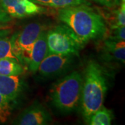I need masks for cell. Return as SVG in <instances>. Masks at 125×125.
Instances as JSON below:
<instances>
[{
	"instance_id": "6da1fadb",
	"label": "cell",
	"mask_w": 125,
	"mask_h": 125,
	"mask_svg": "<svg viewBox=\"0 0 125 125\" xmlns=\"http://www.w3.org/2000/svg\"><path fill=\"white\" fill-rule=\"evenodd\" d=\"M57 18L75 33L83 46L102 38L107 32L102 17L88 5L58 9Z\"/></svg>"
},
{
	"instance_id": "7a4b0ae2",
	"label": "cell",
	"mask_w": 125,
	"mask_h": 125,
	"mask_svg": "<svg viewBox=\"0 0 125 125\" xmlns=\"http://www.w3.org/2000/svg\"><path fill=\"white\" fill-rule=\"evenodd\" d=\"M108 88V78L104 68L97 61H89L83 77L80 101L82 115L86 123L104 105Z\"/></svg>"
},
{
	"instance_id": "3957f363",
	"label": "cell",
	"mask_w": 125,
	"mask_h": 125,
	"mask_svg": "<svg viewBox=\"0 0 125 125\" xmlns=\"http://www.w3.org/2000/svg\"><path fill=\"white\" fill-rule=\"evenodd\" d=\"M83 76L74 71L54 83L49 90V99L55 108L62 113H72L80 104Z\"/></svg>"
},
{
	"instance_id": "277c9868",
	"label": "cell",
	"mask_w": 125,
	"mask_h": 125,
	"mask_svg": "<svg viewBox=\"0 0 125 125\" xmlns=\"http://www.w3.org/2000/svg\"><path fill=\"white\" fill-rule=\"evenodd\" d=\"M48 54H72L79 56L83 45L71 29L61 24L47 31Z\"/></svg>"
},
{
	"instance_id": "5b68a950",
	"label": "cell",
	"mask_w": 125,
	"mask_h": 125,
	"mask_svg": "<svg viewBox=\"0 0 125 125\" xmlns=\"http://www.w3.org/2000/svg\"><path fill=\"white\" fill-rule=\"evenodd\" d=\"M45 29V24L40 22H31L27 24L18 33L12 35L13 51L21 64L22 62L28 64L33 45L41 32Z\"/></svg>"
},
{
	"instance_id": "8992f818",
	"label": "cell",
	"mask_w": 125,
	"mask_h": 125,
	"mask_svg": "<svg viewBox=\"0 0 125 125\" xmlns=\"http://www.w3.org/2000/svg\"><path fill=\"white\" fill-rule=\"evenodd\" d=\"M74 56L72 54H48L40 62L37 72L44 78L58 76L71 67Z\"/></svg>"
},
{
	"instance_id": "52a82bcc",
	"label": "cell",
	"mask_w": 125,
	"mask_h": 125,
	"mask_svg": "<svg viewBox=\"0 0 125 125\" xmlns=\"http://www.w3.org/2000/svg\"><path fill=\"white\" fill-rule=\"evenodd\" d=\"M2 9L11 18L24 19L47 12L45 6L30 0H0Z\"/></svg>"
},
{
	"instance_id": "ba28073f",
	"label": "cell",
	"mask_w": 125,
	"mask_h": 125,
	"mask_svg": "<svg viewBox=\"0 0 125 125\" xmlns=\"http://www.w3.org/2000/svg\"><path fill=\"white\" fill-rule=\"evenodd\" d=\"M52 121V117L47 108L40 103H34L27 108L13 121V125H46Z\"/></svg>"
},
{
	"instance_id": "9c48e42d",
	"label": "cell",
	"mask_w": 125,
	"mask_h": 125,
	"mask_svg": "<svg viewBox=\"0 0 125 125\" xmlns=\"http://www.w3.org/2000/svg\"><path fill=\"white\" fill-rule=\"evenodd\" d=\"M24 89V83L20 76L0 74V93L10 102L17 101Z\"/></svg>"
},
{
	"instance_id": "30bf717a",
	"label": "cell",
	"mask_w": 125,
	"mask_h": 125,
	"mask_svg": "<svg viewBox=\"0 0 125 125\" xmlns=\"http://www.w3.org/2000/svg\"><path fill=\"white\" fill-rule=\"evenodd\" d=\"M47 31V30L45 29L41 32L31 49V56L27 65L29 71L33 74L37 72L40 62L48 54Z\"/></svg>"
},
{
	"instance_id": "8fae6325",
	"label": "cell",
	"mask_w": 125,
	"mask_h": 125,
	"mask_svg": "<svg viewBox=\"0 0 125 125\" xmlns=\"http://www.w3.org/2000/svg\"><path fill=\"white\" fill-rule=\"evenodd\" d=\"M104 56L105 59L113 62L125 64V40H106L103 47Z\"/></svg>"
},
{
	"instance_id": "7c38bea8",
	"label": "cell",
	"mask_w": 125,
	"mask_h": 125,
	"mask_svg": "<svg viewBox=\"0 0 125 125\" xmlns=\"http://www.w3.org/2000/svg\"><path fill=\"white\" fill-rule=\"evenodd\" d=\"M2 58H12L19 61L13 51L11 29L0 31V59Z\"/></svg>"
},
{
	"instance_id": "4fadbf2b",
	"label": "cell",
	"mask_w": 125,
	"mask_h": 125,
	"mask_svg": "<svg viewBox=\"0 0 125 125\" xmlns=\"http://www.w3.org/2000/svg\"><path fill=\"white\" fill-rule=\"evenodd\" d=\"M24 72L22 64L12 58L0 59V74L6 76H20Z\"/></svg>"
},
{
	"instance_id": "5bb4252c",
	"label": "cell",
	"mask_w": 125,
	"mask_h": 125,
	"mask_svg": "<svg viewBox=\"0 0 125 125\" xmlns=\"http://www.w3.org/2000/svg\"><path fill=\"white\" fill-rule=\"evenodd\" d=\"M113 118V111L103 105L90 116L88 124L90 125H110Z\"/></svg>"
},
{
	"instance_id": "9a60e30c",
	"label": "cell",
	"mask_w": 125,
	"mask_h": 125,
	"mask_svg": "<svg viewBox=\"0 0 125 125\" xmlns=\"http://www.w3.org/2000/svg\"><path fill=\"white\" fill-rule=\"evenodd\" d=\"M80 5L90 6V3L87 0H49L47 7L58 10Z\"/></svg>"
},
{
	"instance_id": "2e32d148",
	"label": "cell",
	"mask_w": 125,
	"mask_h": 125,
	"mask_svg": "<svg viewBox=\"0 0 125 125\" xmlns=\"http://www.w3.org/2000/svg\"><path fill=\"white\" fill-rule=\"evenodd\" d=\"M11 113V103L0 93V123L6 122Z\"/></svg>"
},
{
	"instance_id": "e0dca14e",
	"label": "cell",
	"mask_w": 125,
	"mask_h": 125,
	"mask_svg": "<svg viewBox=\"0 0 125 125\" xmlns=\"http://www.w3.org/2000/svg\"><path fill=\"white\" fill-rule=\"evenodd\" d=\"M12 21L11 18L6 13L0 5V31L4 29H10L12 28Z\"/></svg>"
},
{
	"instance_id": "ac0fdd59",
	"label": "cell",
	"mask_w": 125,
	"mask_h": 125,
	"mask_svg": "<svg viewBox=\"0 0 125 125\" xmlns=\"http://www.w3.org/2000/svg\"><path fill=\"white\" fill-rule=\"evenodd\" d=\"M125 25V0H120V5L117 11L115 24L112 27H122Z\"/></svg>"
},
{
	"instance_id": "d6986e66",
	"label": "cell",
	"mask_w": 125,
	"mask_h": 125,
	"mask_svg": "<svg viewBox=\"0 0 125 125\" xmlns=\"http://www.w3.org/2000/svg\"><path fill=\"white\" fill-rule=\"evenodd\" d=\"M113 31L111 33L110 38L114 40H125V26L112 27Z\"/></svg>"
},
{
	"instance_id": "ffe728a7",
	"label": "cell",
	"mask_w": 125,
	"mask_h": 125,
	"mask_svg": "<svg viewBox=\"0 0 125 125\" xmlns=\"http://www.w3.org/2000/svg\"><path fill=\"white\" fill-rule=\"evenodd\" d=\"M95 2L98 3L99 4L102 5L108 8H111L113 6L117 4L116 0H93Z\"/></svg>"
},
{
	"instance_id": "44dd1931",
	"label": "cell",
	"mask_w": 125,
	"mask_h": 125,
	"mask_svg": "<svg viewBox=\"0 0 125 125\" xmlns=\"http://www.w3.org/2000/svg\"><path fill=\"white\" fill-rule=\"evenodd\" d=\"M31 1L36 3L37 4L40 5V6H47V5L49 4V0H30Z\"/></svg>"
},
{
	"instance_id": "7402d4cb",
	"label": "cell",
	"mask_w": 125,
	"mask_h": 125,
	"mask_svg": "<svg viewBox=\"0 0 125 125\" xmlns=\"http://www.w3.org/2000/svg\"><path fill=\"white\" fill-rule=\"evenodd\" d=\"M119 1H120V0H116V2H117V4H118V2H119Z\"/></svg>"
}]
</instances>
